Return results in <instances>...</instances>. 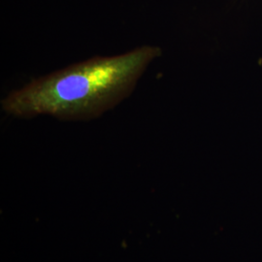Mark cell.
<instances>
[{"label": "cell", "mask_w": 262, "mask_h": 262, "mask_svg": "<svg viewBox=\"0 0 262 262\" xmlns=\"http://www.w3.org/2000/svg\"><path fill=\"white\" fill-rule=\"evenodd\" d=\"M161 53L160 48L146 45L119 56H94L11 92L2 99V109L21 119L92 121L127 98Z\"/></svg>", "instance_id": "cell-1"}]
</instances>
